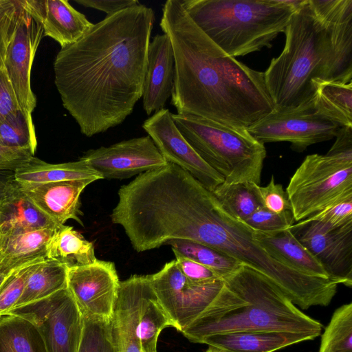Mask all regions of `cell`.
Returning <instances> with one entry per match:
<instances>
[{
    "mask_svg": "<svg viewBox=\"0 0 352 352\" xmlns=\"http://www.w3.org/2000/svg\"><path fill=\"white\" fill-rule=\"evenodd\" d=\"M160 25L174 52L171 104L177 113L247 129L274 110L263 72L223 52L195 25L180 0L165 2Z\"/></svg>",
    "mask_w": 352,
    "mask_h": 352,
    "instance_id": "obj_2",
    "label": "cell"
},
{
    "mask_svg": "<svg viewBox=\"0 0 352 352\" xmlns=\"http://www.w3.org/2000/svg\"><path fill=\"white\" fill-rule=\"evenodd\" d=\"M142 128L168 163L188 172L209 191L224 182L223 177L201 158L182 135L168 109L155 112L144 122Z\"/></svg>",
    "mask_w": 352,
    "mask_h": 352,
    "instance_id": "obj_15",
    "label": "cell"
},
{
    "mask_svg": "<svg viewBox=\"0 0 352 352\" xmlns=\"http://www.w3.org/2000/svg\"><path fill=\"white\" fill-rule=\"evenodd\" d=\"M319 352H352V303L333 313L322 336Z\"/></svg>",
    "mask_w": 352,
    "mask_h": 352,
    "instance_id": "obj_32",
    "label": "cell"
},
{
    "mask_svg": "<svg viewBox=\"0 0 352 352\" xmlns=\"http://www.w3.org/2000/svg\"><path fill=\"white\" fill-rule=\"evenodd\" d=\"M84 319L82 336L78 352H115L110 321Z\"/></svg>",
    "mask_w": 352,
    "mask_h": 352,
    "instance_id": "obj_34",
    "label": "cell"
},
{
    "mask_svg": "<svg viewBox=\"0 0 352 352\" xmlns=\"http://www.w3.org/2000/svg\"><path fill=\"white\" fill-rule=\"evenodd\" d=\"M19 14L3 63L21 112L33 122L36 98L31 87V70L36 50L43 37L41 24L30 14L23 0H19Z\"/></svg>",
    "mask_w": 352,
    "mask_h": 352,
    "instance_id": "obj_11",
    "label": "cell"
},
{
    "mask_svg": "<svg viewBox=\"0 0 352 352\" xmlns=\"http://www.w3.org/2000/svg\"><path fill=\"white\" fill-rule=\"evenodd\" d=\"M290 230L331 280L352 286V223L331 228L318 221H299Z\"/></svg>",
    "mask_w": 352,
    "mask_h": 352,
    "instance_id": "obj_13",
    "label": "cell"
},
{
    "mask_svg": "<svg viewBox=\"0 0 352 352\" xmlns=\"http://www.w3.org/2000/svg\"><path fill=\"white\" fill-rule=\"evenodd\" d=\"M23 1L31 16L42 26L43 36L51 37L61 47L78 41L94 25L67 0Z\"/></svg>",
    "mask_w": 352,
    "mask_h": 352,
    "instance_id": "obj_19",
    "label": "cell"
},
{
    "mask_svg": "<svg viewBox=\"0 0 352 352\" xmlns=\"http://www.w3.org/2000/svg\"><path fill=\"white\" fill-rule=\"evenodd\" d=\"M0 145L28 149L34 155L37 140L33 122L21 111L6 118L0 122Z\"/></svg>",
    "mask_w": 352,
    "mask_h": 352,
    "instance_id": "obj_33",
    "label": "cell"
},
{
    "mask_svg": "<svg viewBox=\"0 0 352 352\" xmlns=\"http://www.w3.org/2000/svg\"><path fill=\"white\" fill-rule=\"evenodd\" d=\"M166 245L184 256L211 269L221 279L235 272L241 265L235 259L204 244L188 240H173Z\"/></svg>",
    "mask_w": 352,
    "mask_h": 352,
    "instance_id": "obj_31",
    "label": "cell"
},
{
    "mask_svg": "<svg viewBox=\"0 0 352 352\" xmlns=\"http://www.w3.org/2000/svg\"><path fill=\"white\" fill-rule=\"evenodd\" d=\"M314 338L307 333L255 330L212 335L203 338L201 343L232 352H274Z\"/></svg>",
    "mask_w": 352,
    "mask_h": 352,
    "instance_id": "obj_20",
    "label": "cell"
},
{
    "mask_svg": "<svg viewBox=\"0 0 352 352\" xmlns=\"http://www.w3.org/2000/svg\"><path fill=\"white\" fill-rule=\"evenodd\" d=\"M175 63L170 41L166 34H157L150 41L144 76L142 100L148 116L162 109L171 97Z\"/></svg>",
    "mask_w": 352,
    "mask_h": 352,
    "instance_id": "obj_17",
    "label": "cell"
},
{
    "mask_svg": "<svg viewBox=\"0 0 352 352\" xmlns=\"http://www.w3.org/2000/svg\"><path fill=\"white\" fill-rule=\"evenodd\" d=\"M295 221L352 198V150L306 156L286 188Z\"/></svg>",
    "mask_w": 352,
    "mask_h": 352,
    "instance_id": "obj_7",
    "label": "cell"
},
{
    "mask_svg": "<svg viewBox=\"0 0 352 352\" xmlns=\"http://www.w3.org/2000/svg\"><path fill=\"white\" fill-rule=\"evenodd\" d=\"M0 352H47L37 328L18 316H0Z\"/></svg>",
    "mask_w": 352,
    "mask_h": 352,
    "instance_id": "obj_27",
    "label": "cell"
},
{
    "mask_svg": "<svg viewBox=\"0 0 352 352\" xmlns=\"http://www.w3.org/2000/svg\"><path fill=\"white\" fill-rule=\"evenodd\" d=\"M254 236L269 254L281 263L309 276L329 278L322 265L290 228L274 232L255 230Z\"/></svg>",
    "mask_w": 352,
    "mask_h": 352,
    "instance_id": "obj_21",
    "label": "cell"
},
{
    "mask_svg": "<svg viewBox=\"0 0 352 352\" xmlns=\"http://www.w3.org/2000/svg\"><path fill=\"white\" fill-rule=\"evenodd\" d=\"M154 21L152 8L139 3L107 15L58 52L55 85L84 135L120 124L142 98Z\"/></svg>",
    "mask_w": 352,
    "mask_h": 352,
    "instance_id": "obj_1",
    "label": "cell"
},
{
    "mask_svg": "<svg viewBox=\"0 0 352 352\" xmlns=\"http://www.w3.org/2000/svg\"><path fill=\"white\" fill-rule=\"evenodd\" d=\"M80 159L107 179L130 178L168 164L148 135L90 149Z\"/></svg>",
    "mask_w": 352,
    "mask_h": 352,
    "instance_id": "obj_14",
    "label": "cell"
},
{
    "mask_svg": "<svg viewBox=\"0 0 352 352\" xmlns=\"http://www.w3.org/2000/svg\"><path fill=\"white\" fill-rule=\"evenodd\" d=\"M342 127L317 104L314 96L296 109L273 111L247 131L263 144L289 142L293 150L302 152L311 144L335 138Z\"/></svg>",
    "mask_w": 352,
    "mask_h": 352,
    "instance_id": "obj_8",
    "label": "cell"
},
{
    "mask_svg": "<svg viewBox=\"0 0 352 352\" xmlns=\"http://www.w3.org/2000/svg\"><path fill=\"white\" fill-rule=\"evenodd\" d=\"M258 186L253 182H223L212 192L228 213L244 221L258 208L262 206Z\"/></svg>",
    "mask_w": 352,
    "mask_h": 352,
    "instance_id": "obj_28",
    "label": "cell"
},
{
    "mask_svg": "<svg viewBox=\"0 0 352 352\" xmlns=\"http://www.w3.org/2000/svg\"><path fill=\"white\" fill-rule=\"evenodd\" d=\"M149 276L158 302L174 328L181 332L211 304L223 285V279L205 284L190 281L178 269L175 260Z\"/></svg>",
    "mask_w": 352,
    "mask_h": 352,
    "instance_id": "obj_10",
    "label": "cell"
},
{
    "mask_svg": "<svg viewBox=\"0 0 352 352\" xmlns=\"http://www.w3.org/2000/svg\"><path fill=\"white\" fill-rule=\"evenodd\" d=\"M43 260L25 265L12 272L0 287V316H6L16 305L28 278L36 265Z\"/></svg>",
    "mask_w": 352,
    "mask_h": 352,
    "instance_id": "obj_35",
    "label": "cell"
},
{
    "mask_svg": "<svg viewBox=\"0 0 352 352\" xmlns=\"http://www.w3.org/2000/svg\"><path fill=\"white\" fill-rule=\"evenodd\" d=\"M57 228L1 236L0 268L12 272L28 263L46 259L47 245Z\"/></svg>",
    "mask_w": 352,
    "mask_h": 352,
    "instance_id": "obj_23",
    "label": "cell"
},
{
    "mask_svg": "<svg viewBox=\"0 0 352 352\" xmlns=\"http://www.w3.org/2000/svg\"><path fill=\"white\" fill-rule=\"evenodd\" d=\"M75 2L86 8L102 11L107 15L139 3L137 0H75Z\"/></svg>",
    "mask_w": 352,
    "mask_h": 352,
    "instance_id": "obj_43",
    "label": "cell"
},
{
    "mask_svg": "<svg viewBox=\"0 0 352 352\" xmlns=\"http://www.w3.org/2000/svg\"><path fill=\"white\" fill-rule=\"evenodd\" d=\"M258 192L262 206L268 210L280 213L291 210L286 192L282 184L275 183L273 175L266 186H258Z\"/></svg>",
    "mask_w": 352,
    "mask_h": 352,
    "instance_id": "obj_40",
    "label": "cell"
},
{
    "mask_svg": "<svg viewBox=\"0 0 352 352\" xmlns=\"http://www.w3.org/2000/svg\"><path fill=\"white\" fill-rule=\"evenodd\" d=\"M10 273L0 268V287Z\"/></svg>",
    "mask_w": 352,
    "mask_h": 352,
    "instance_id": "obj_45",
    "label": "cell"
},
{
    "mask_svg": "<svg viewBox=\"0 0 352 352\" xmlns=\"http://www.w3.org/2000/svg\"><path fill=\"white\" fill-rule=\"evenodd\" d=\"M120 280L114 263H94L67 269V287L83 318L111 320Z\"/></svg>",
    "mask_w": 352,
    "mask_h": 352,
    "instance_id": "obj_12",
    "label": "cell"
},
{
    "mask_svg": "<svg viewBox=\"0 0 352 352\" xmlns=\"http://www.w3.org/2000/svg\"><path fill=\"white\" fill-rule=\"evenodd\" d=\"M294 219L291 210L276 213L263 206L258 208L244 222L254 230L274 232L289 229Z\"/></svg>",
    "mask_w": 352,
    "mask_h": 352,
    "instance_id": "obj_36",
    "label": "cell"
},
{
    "mask_svg": "<svg viewBox=\"0 0 352 352\" xmlns=\"http://www.w3.org/2000/svg\"><path fill=\"white\" fill-rule=\"evenodd\" d=\"M150 276L133 275L120 282L110 320L115 352H142L138 332L142 302L151 291Z\"/></svg>",
    "mask_w": 352,
    "mask_h": 352,
    "instance_id": "obj_16",
    "label": "cell"
},
{
    "mask_svg": "<svg viewBox=\"0 0 352 352\" xmlns=\"http://www.w3.org/2000/svg\"><path fill=\"white\" fill-rule=\"evenodd\" d=\"M14 180L20 184H37L76 179H102L96 170L85 161L61 164H50L34 156L13 173Z\"/></svg>",
    "mask_w": 352,
    "mask_h": 352,
    "instance_id": "obj_24",
    "label": "cell"
},
{
    "mask_svg": "<svg viewBox=\"0 0 352 352\" xmlns=\"http://www.w3.org/2000/svg\"><path fill=\"white\" fill-rule=\"evenodd\" d=\"M273 330L307 333L318 337L322 324L303 314L269 279L242 265L223 279L211 304L182 333L201 343L215 334Z\"/></svg>",
    "mask_w": 352,
    "mask_h": 352,
    "instance_id": "obj_4",
    "label": "cell"
},
{
    "mask_svg": "<svg viewBox=\"0 0 352 352\" xmlns=\"http://www.w3.org/2000/svg\"><path fill=\"white\" fill-rule=\"evenodd\" d=\"M10 172H0V205L14 181L13 174H10Z\"/></svg>",
    "mask_w": 352,
    "mask_h": 352,
    "instance_id": "obj_44",
    "label": "cell"
},
{
    "mask_svg": "<svg viewBox=\"0 0 352 352\" xmlns=\"http://www.w3.org/2000/svg\"><path fill=\"white\" fill-rule=\"evenodd\" d=\"M7 315L18 316L32 322L40 332L47 352H78L84 319L67 287L14 308Z\"/></svg>",
    "mask_w": 352,
    "mask_h": 352,
    "instance_id": "obj_9",
    "label": "cell"
},
{
    "mask_svg": "<svg viewBox=\"0 0 352 352\" xmlns=\"http://www.w3.org/2000/svg\"><path fill=\"white\" fill-rule=\"evenodd\" d=\"M34 156L28 149L0 145V172H14L29 162Z\"/></svg>",
    "mask_w": 352,
    "mask_h": 352,
    "instance_id": "obj_42",
    "label": "cell"
},
{
    "mask_svg": "<svg viewBox=\"0 0 352 352\" xmlns=\"http://www.w3.org/2000/svg\"><path fill=\"white\" fill-rule=\"evenodd\" d=\"M300 221H318L331 228H337L351 223L352 198L333 204Z\"/></svg>",
    "mask_w": 352,
    "mask_h": 352,
    "instance_id": "obj_38",
    "label": "cell"
},
{
    "mask_svg": "<svg viewBox=\"0 0 352 352\" xmlns=\"http://www.w3.org/2000/svg\"><path fill=\"white\" fill-rule=\"evenodd\" d=\"M19 0H0V63L4 60L18 19Z\"/></svg>",
    "mask_w": 352,
    "mask_h": 352,
    "instance_id": "obj_37",
    "label": "cell"
},
{
    "mask_svg": "<svg viewBox=\"0 0 352 352\" xmlns=\"http://www.w3.org/2000/svg\"><path fill=\"white\" fill-rule=\"evenodd\" d=\"M181 3L195 25L234 58L270 47L295 12L281 0H184Z\"/></svg>",
    "mask_w": 352,
    "mask_h": 352,
    "instance_id": "obj_5",
    "label": "cell"
},
{
    "mask_svg": "<svg viewBox=\"0 0 352 352\" xmlns=\"http://www.w3.org/2000/svg\"><path fill=\"white\" fill-rule=\"evenodd\" d=\"M67 269L65 264L53 259L46 258L39 262L30 273L13 309L45 298L67 288Z\"/></svg>",
    "mask_w": 352,
    "mask_h": 352,
    "instance_id": "obj_25",
    "label": "cell"
},
{
    "mask_svg": "<svg viewBox=\"0 0 352 352\" xmlns=\"http://www.w3.org/2000/svg\"><path fill=\"white\" fill-rule=\"evenodd\" d=\"M21 111L3 62L0 63V122Z\"/></svg>",
    "mask_w": 352,
    "mask_h": 352,
    "instance_id": "obj_41",
    "label": "cell"
},
{
    "mask_svg": "<svg viewBox=\"0 0 352 352\" xmlns=\"http://www.w3.org/2000/svg\"><path fill=\"white\" fill-rule=\"evenodd\" d=\"M317 104L342 126H352V81L315 82Z\"/></svg>",
    "mask_w": 352,
    "mask_h": 352,
    "instance_id": "obj_29",
    "label": "cell"
},
{
    "mask_svg": "<svg viewBox=\"0 0 352 352\" xmlns=\"http://www.w3.org/2000/svg\"><path fill=\"white\" fill-rule=\"evenodd\" d=\"M92 182L91 179H76L37 184H17L32 203L56 224L65 225L67 220L73 219L83 226L80 219V195Z\"/></svg>",
    "mask_w": 352,
    "mask_h": 352,
    "instance_id": "obj_18",
    "label": "cell"
},
{
    "mask_svg": "<svg viewBox=\"0 0 352 352\" xmlns=\"http://www.w3.org/2000/svg\"><path fill=\"white\" fill-rule=\"evenodd\" d=\"M284 33L282 52L263 72L274 111L309 102L317 80L352 81V0H305Z\"/></svg>",
    "mask_w": 352,
    "mask_h": 352,
    "instance_id": "obj_3",
    "label": "cell"
},
{
    "mask_svg": "<svg viewBox=\"0 0 352 352\" xmlns=\"http://www.w3.org/2000/svg\"><path fill=\"white\" fill-rule=\"evenodd\" d=\"M174 324L158 302L153 288L144 299L139 316L138 332L142 352H157V342L162 329Z\"/></svg>",
    "mask_w": 352,
    "mask_h": 352,
    "instance_id": "obj_30",
    "label": "cell"
},
{
    "mask_svg": "<svg viewBox=\"0 0 352 352\" xmlns=\"http://www.w3.org/2000/svg\"><path fill=\"white\" fill-rule=\"evenodd\" d=\"M60 226L32 203L14 180L0 205V237Z\"/></svg>",
    "mask_w": 352,
    "mask_h": 352,
    "instance_id": "obj_22",
    "label": "cell"
},
{
    "mask_svg": "<svg viewBox=\"0 0 352 352\" xmlns=\"http://www.w3.org/2000/svg\"><path fill=\"white\" fill-rule=\"evenodd\" d=\"M206 352H232L228 350L219 349L214 346H210L208 349L206 351Z\"/></svg>",
    "mask_w": 352,
    "mask_h": 352,
    "instance_id": "obj_46",
    "label": "cell"
},
{
    "mask_svg": "<svg viewBox=\"0 0 352 352\" xmlns=\"http://www.w3.org/2000/svg\"><path fill=\"white\" fill-rule=\"evenodd\" d=\"M47 258L65 264L68 267L94 263L97 258L92 242L86 240L73 227L63 225L52 236L47 250Z\"/></svg>",
    "mask_w": 352,
    "mask_h": 352,
    "instance_id": "obj_26",
    "label": "cell"
},
{
    "mask_svg": "<svg viewBox=\"0 0 352 352\" xmlns=\"http://www.w3.org/2000/svg\"><path fill=\"white\" fill-rule=\"evenodd\" d=\"M171 249L175 256V263L178 269L190 281L205 284L221 279L211 269L184 256L176 250Z\"/></svg>",
    "mask_w": 352,
    "mask_h": 352,
    "instance_id": "obj_39",
    "label": "cell"
},
{
    "mask_svg": "<svg viewBox=\"0 0 352 352\" xmlns=\"http://www.w3.org/2000/svg\"><path fill=\"white\" fill-rule=\"evenodd\" d=\"M172 118L184 138L224 183L259 185L266 150L247 129L191 114L172 113Z\"/></svg>",
    "mask_w": 352,
    "mask_h": 352,
    "instance_id": "obj_6",
    "label": "cell"
}]
</instances>
